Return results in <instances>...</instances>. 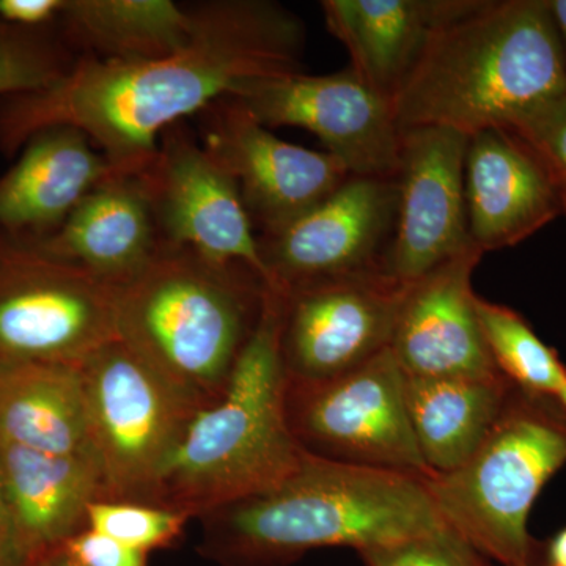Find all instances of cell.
<instances>
[{
  "instance_id": "obj_1",
  "label": "cell",
  "mask_w": 566,
  "mask_h": 566,
  "mask_svg": "<svg viewBox=\"0 0 566 566\" xmlns=\"http://www.w3.org/2000/svg\"><path fill=\"white\" fill-rule=\"evenodd\" d=\"M196 25L164 57L111 62L80 57L54 84L0 99V150L17 155L43 129H80L118 172L139 174L163 133L199 115L253 77L301 70L303 21L268 0L193 6Z\"/></svg>"
},
{
  "instance_id": "obj_2",
  "label": "cell",
  "mask_w": 566,
  "mask_h": 566,
  "mask_svg": "<svg viewBox=\"0 0 566 566\" xmlns=\"http://www.w3.org/2000/svg\"><path fill=\"white\" fill-rule=\"evenodd\" d=\"M223 566H283L324 547L389 545L447 526L422 479L307 453L281 485L202 517Z\"/></svg>"
},
{
  "instance_id": "obj_3",
  "label": "cell",
  "mask_w": 566,
  "mask_h": 566,
  "mask_svg": "<svg viewBox=\"0 0 566 566\" xmlns=\"http://www.w3.org/2000/svg\"><path fill=\"white\" fill-rule=\"evenodd\" d=\"M566 95V59L549 0H479L439 32L403 91V129H453L471 137L515 128Z\"/></svg>"
},
{
  "instance_id": "obj_4",
  "label": "cell",
  "mask_w": 566,
  "mask_h": 566,
  "mask_svg": "<svg viewBox=\"0 0 566 566\" xmlns=\"http://www.w3.org/2000/svg\"><path fill=\"white\" fill-rule=\"evenodd\" d=\"M282 311V293L268 290L226 392L192 417L147 505L202 517L273 490L303 464L286 416Z\"/></svg>"
},
{
  "instance_id": "obj_5",
  "label": "cell",
  "mask_w": 566,
  "mask_h": 566,
  "mask_svg": "<svg viewBox=\"0 0 566 566\" xmlns=\"http://www.w3.org/2000/svg\"><path fill=\"white\" fill-rule=\"evenodd\" d=\"M268 290L249 268L161 245L118 289V338L202 411L226 392Z\"/></svg>"
},
{
  "instance_id": "obj_6",
  "label": "cell",
  "mask_w": 566,
  "mask_h": 566,
  "mask_svg": "<svg viewBox=\"0 0 566 566\" xmlns=\"http://www.w3.org/2000/svg\"><path fill=\"white\" fill-rule=\"evenodd\" d=\"M565 464L566 416L557 398L515 389L474 455L423 482L447 526L483 557L502 566H531L536 543L528 516Z\"/></svg>"
},
{
  "instance_id": "obj_7",
  "label": "cell",
  "mask_w": 566,
  "mask_h": 566,
  "mask_svg": "<svg viewBox=\"0 0 566 566\" xmlns=\"http://www.w3.org/2000/svg\"><path fill=\"white\" fill-rule=\"evenodd\" d=\"M81 370L104 501L147 504L199 411L120 338L93 353Z\"/></svg>"
},
{
  "instance_id": "obj_8",
  "label": "cell",
  "mask_w": 566,
  "mask_h": 566,
  "mask_svg": "<svg viewBox=\"0 0 566 566\" xmlns=\"http://www.w3.org/2000/svg\"><path fill=\"white\" fill-rule=\"evenodd\" d=\"M118 289L31 245L0 241V367H81L118 338Z\"/></svg>"
},
{
  "instance_id": "obj_9",
  "label": "cell",
  "mask_w": 566,
  "mask_h": 566,
  "mask_svg": "<svg viewBox=\"0 0 566 566\" xmlns=\"http://www.w3.org/2000/svg\"><path fill=\"white\" fill-rule=\"evenodd\" d=\"M406 374L392 349L318 385H286V416L305 452L337 463L428 479L417 446Z\"/></svg>"
},
{
  "instance_id": "obj_10",
  "label": "cell",
  "mask_w": 566,
  "mask_h": 566,
  "mask_svg": "<svg viewBox=\"0 0 566 566\" xmlns=\"http://www.w3.org/2000/svg\"><path fill=\"white\" fill-rule=\"evenodd\" d=\"M229 96L266 128L294 126L314 134L356 177L394 180L397 175L400 128L392 104L349 66L331 74L297 70L253 77Z\"/></svg>"
},
{
  "instance_id": "obj_11",
  "label": "cell",
  "mask_w": 566,
  "mask_h": 566,
  "mask_svg": "<svg viewBox=\"0 0 566 566\" xmlns=\"http://www.w3.org/2000/svg\"><path fill=\"white\" fill-rule=\"evenodd\" d=\"M142 177L161 245L249 268L271 289L259 234L237 182L186 122L163 133Z\"/></svg>"
},
{
  "instance_id": "obj_12",
  "label": "cell",
  "mask_w": 566,
  "mask_h": 566,
  "mask_svg": "<svg viewBox=\"0 0 566 566\" xmlns=\"http://www.w3.org/2000/svg\"><path fill=\"white\" fill-rule=\"evenodd\" d=\"M406 286L378 271L282 293L286 385L331 381L390 348Z\"/></svg>"
},
{
  "instance_id": "obj_13",
  "label": "cell",
  "mask_w": 566,
  "mask_h": 566,
  "mask_svg": "<svg viewBox=\"0 0 566 566\" xmlns=\"http://www.w3.org/2000/svg\"><path fill=\"white\" fill-rule=\"evenodd\" d=\"M397 205L395 180L352 175L296 221L259 237L271 290L289 293L315 283L385 273Z\"/></svg>"
},
{
  "instance_id": "obj_14",
  "label": "cell",
  "mask_w": 566,
  "mask_h": 566,
  "mask_svg": "<svg viewBox=\"0 0 566 566\" xmlns=\"http://www.w3.org/2000/svg\"><path fill=\"white\" fill-rule=\"evenodd\" d=\"M197 117L203 147L232 175L259 237L296 221L352 177L329 153L275 136L232 96Z\"/></svg>"
},
{
  "instance_id": "obj_15",
  "label": "cell",
  "mask_w": 566,
  "mask_h": 566,
  "mask_svg": "<svg viewBox=\"0 0 566 566\" xmlns=\"http://www.w3.org/2000/svg\"><path fill=\"white\" fill-rule=\"evenodd\" d=\"M469 137L453 129L400 132L398 205L385 274L411 285L471 245L464 196Z\"/></svg>"
},
{
  "instance_id": "obj_16",
  "label": "cell",
  "mask_w": 566,
  "mask_h": 566,
  "mask_svg": "<svg viewBox=\"0 0 566 566\" xmlns=\"http://www.w3.org/2000/svg\"><path fill=\"white\" fill-rule=\"evenodd\" d=\"M483 252L474 244L406 286L392 337L408 376L485 378L502 375L488 352L472 274Z\"/></svg>"
},
{
  "instance_id": "obj_17",
  "label": "cell",
  "mask_w": 566,
  "mask_h": 566,
  "mask_svg": "<svg viewBox=\"0 0 566 566\" xmlns=\"http://www.w3.org/2000/svg\"><path fill=\"white\" fill-rule=\"evenodd\" d=\"M464 196L469 240L483 253L523 243L562 216L545 163L512 129L469 137Z\"/></svg>"
},
{
  "instance_id": "obj_18",
  "label": "cell",
  "mask_w": 566,
  "mask_h": 566,
  "mask_svg": "<svg viewBox=\"0 0 566 566\" xmlns=\"http://www.w3.org/2000/svg\"><path fill=\"white\" fill-rule=\"evenodd\" d=\"M0 177V241L35 248L50 240L104 178L117 172L88 137L71 126L25 142Z\"/></svg>"
},
{
  "instance_id": "obj_19",
  "label": "cell",
  "mask_w": 566,
  "mask_h": 566,
  "mask_svg": "<svg viewBox=\"0 0 566 566\" xmlns=\"http://www.w3.org/2000/svg\"><path fill=\"white\" fill-rule=\"evenodd\" d=\"M479 0H324L326 28L349 54V69L394 104L433 43Z\"/></svg>"
},
{
  "instance_id": "obj_20",
  "label": "cell",
  "mask_w": 566,
  "mask_h": 566,
  "mask_svg": "<svg viewBox=\"0 0 566 566\" xmlns=\"http://www.w3.org/2000/svg\"><path fill=\"white\" fill-rule=\"evenodd\" d=\"M0 479L24 566H36L87 527L93 502L104 501L95 455H52L0 441Z\"/></svg>"
},
{
  "instance_id": "obj_21",
  "label": "cell",
  "mask_w": 566,
  "mask_h": 566,
  "mask_svg": "<svg viewBox=\"0 0 566 566\" xmlns=\"http://www.w3.org/2000/svg\"><path fill=\"white\" fill-rule=\"evenodd\" d=\"M36 249L120 289L161 249L142 172H114L96 185Z\"/></svg>"
},
{
  "instance_id": "obj_22",
  "label": "cell",
  "mask_w": 566,
  "mask_h": 566,
  "mask_svg": "<svg viewBox=\"0 0 566 566\" xmlns=\"http://www.w3.org/2000/svg\"><path fill=\"white\" fill-rule=\"evenodd\" d=\"M0 441L52 455H93L81 367H0Z\"/></svg>"
},
{
  "instance_id": "obj_23",
  "label": "cell",
  "mask_w": 566,
  "mask_h": 566,
  "mask_svg": "<svg viewBox=\"0 0 566 566\" xmlns=\"http://www.w3.org/2000/svg\"><path fill=\"white\" fill-rule=\"evenodd\" d=\"M405 387L417 446L433 474L455 471L474 455L516 389L504 375L485 378L406 375Z\"/></svg>"
},
{
  "instance_id": "obj_24",
  "label": "cell",
  "mask_w": 566,
  "mask_h": 566,
  "mask_svg": "<svg viewBox=\"0 0 566 566\" xmlns=\"http://www.w3.org/2000/svg\"><path fill=\"white\" fill-rule=\"evenodd\" d=\"M193 25V6L172 0H69L59 31L80 57L137 62L181 50Z\"/></svg>"
},
{
  "instance_id": "obj_25",
  "label": "cell",
  "mask_w": 566,
  "mask_h": 566,
  "mask_svg": "<svg viewBox=\"0 0 566 566\" xmlns=\"http://www.w3.org/2000/svg\"><path fill=\"white\" fill-rule=\"evenodd\" d=\"M475 307L497 370L523 392L557 398L566 386V367L556 349L547 346L513 308L480 296Z\"/></svg>"
},
{
  "instance_id": "obj_26",
  "label": "cell",
  "mask_w": 566,
  "mask_h": 566,
  "mask_svg": "<svg viewBox=\"0 0 566 566\" xmlns=\"http://www.w3.org/2000/svg\"><path fill=\"white\" fill-rule=\"evenodd\" d=\"M77 59L59 29L22 31L0 20V99L54 84Z\"/></svg>"
},
{
  "instance_id": "obj_27",
  "label": "cell",
  "mask_w": 566,
  "mask_h": 566,
  "mask_svg": "<svg viewBox=\"0 0 566 566\" xmlns=\"http://www.w3.org/2000/svg\"><path fill=\"white\" fill-rule=\"evenodd\" d=\"M189 520L188 515L155 505L96 501L88 509L87 527L148 554L172 546Z\"/></svg>"
},
{
  "instance_id": "obj_28",
  "label": "cell",
  "mask_w": 566,
  "mask_h": 566,
  "mask_svg": "<svg viewBox=\"0 0 566 566\" xmlns=\"http://www.w3.org/2000/svg\"><path fill=\"white\" fill-rule=\"evenodd\" d=\"M364 566H490L450 526L360 551Z\"/></svg>"
},
{
  "instance_id": "obj_29",
  "label": "cell",
  "mask_w": 566,
  "mask_h": 566,
  "mask_svg": "<svg viewBox=\"0 0 566 566\" xmlns=\"http://www.w3.org/2000/svg\"><path fill=\"white\" fill-rule=\"evenodd\" d=\"M512 132L523 137L545 163L566 218V95L517 123Z\"/></svg>"
},
{
  "instance_id": "obj_30",
  "label": "cell",
  "mask_w": 566,
  "mask_h": 566,
  "mask_svg": "<svg viewBox=\"0 0 566 566\" xmlns=\"http://www.w3.org/2000/svg\"><path fill=\"white\" fill-rule=\"evenodd\" d=\"M55 553L74 566H148V554L91 527L70 536Z\"/></svg>"
},
{
  "instance_id": "obj_31",
  "label": "cell",
  "mask_w": 566,
  "mask_h": 566,
  "mask_svg": "<svg viewBox=\"0 0 566 566\" xmlns=\"http://www.w3.org/2000/svg\"><path fill=\"white\" fill-rule=\"evenodd\" d=\"M69 0H0V20L22 31L59 29Z\"/></svg>"
},
{
  "instance_id": "obj_32",
  "label": "cell",
  "mask_w": 566,
  "mask_h": 566,
  "mask_svg": "<svg viewBox=\"0 0 566 566\" xmlns=\"http://www.w3.org/2000/svg\"><path fill=\"white\" fill-rule=\"evenodd\" d=\"M0 566H24L18 553L17 538H14L13 523L3 493L2 479H0Z\"/></svg>"
},
{
  "instance_id": "obj_33",
  "label": "cell",
  "mask_w": 566,
  "mask_h": 566,
  "mask_svg": "<svg viewBox=\"0 0 566 566\" xmlns=\"http://www.w3.org/2000/svg\"><path fill=\"white\" fill-rule=\"evenodd\" d=\"M547 558L551 566H566V527L551 539Z\"/></svg>"
},
{
  "instance_id": "obj_34",
  "label": "cell",
  "mask_w": 566,
  "mask_h": 566,
  "mask_svg": "<svg viewBox=\"0 0 566 566\" xmlns=\"http://www.w3.org/2000/svg\"><path fill=\"white\" fill-rule=\"evenodd\" d=\"M549 7L551 11H553L554 21H556L566 59V0H549Z\"/></svg>"
},
{
  "instance_id": "obj_35",
  "label": "cell",
  "mask_w": 566,
  "mask_h": 566,
  "mask_svg": "<svg viewBox=\"0 0 566 566\" xmlns=\"http://www.w3.org/2000/svg\"><path fill=\"white\" fill-rule=\"evenodd\" d=\"M36 566H74V565H71L70 562L66 560L65 557L61 556V554L54 553V554H51V556L43 558V560H41L40 564Z\"/></svg>"
},
{
  "instance_id": "obj_36",
  "label": "cell",
  "mask_w": 566,
  "mask_h": 566,
  "mask_svg": "<svg viewBox=\"0 0 566 566\" xmlns=\"http://www.w3.org/2000/svg\"><path fill=\"white\" fill-rule=\"evenodd\" d=\"M558 405H560L562 411L566 416V386L560 390V394L557 395Z\"/></svg>"
},
{
  "instance_id": "obj_37",
  "label": "cell",
  "mask_w": 566,
  "mask_h": 566,
  "mask_svg": "<svg viewBox=\"0 0 566 566\" xmlns=\"http://www.w3.org/2000/svg\"><path fill=\"white\" fill-rule=\"evenodd\" d=\"M531 566H534V565H531Z\"/></svg>"
}]
</instances>
